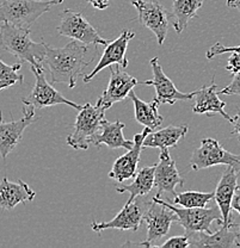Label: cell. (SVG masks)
Listing matches in <instances>:
<instances>
[{
    "mask_svg": "<svg viewBox=\"0 0 240 248\" xmlns=\"http://www.w3.org/2000/svg\"><path fill=\"white\" fill-rule=\"evenodd\" d=\"M87 45L73 40L63 48H53L47 45L45 62L48 66L53 84H67L69 89L77 85V79L82 69L94 60H86ZM84 76V74H82Z\"/></svg>",
    "mask_w": 240,
    "mask_h": 248,
    "instance_id": "6da1fadb",
    "label": "cell"
},
{
    "mask_svg": "<svg viewBox=\"0 0 240 248\" xmlns=\"http://www.w3.org/2000/svg\"><path fill=\"white\" fill-rule=\"evenodd\" d=\"M30 28H22L10 23L0 25V46L2 50L16 56L20 61L30 63L36 68H43L47 53V43L33 42L30 38Z\"/></svg>",
    "mask_w": 240,
    "mask_h": 248,
    "instance_id": "7a4b0ae2",
    "label": "cell"
},
{
    "mask_svg": "<svg viewBox=\"0 0 240 248\" xmlns=\"http://www.w3.org/2000/svg\"><path fill=\"white\" fill-rule=\"evenodd\" d=\"M154 201L164 204L167 208L171 209L176 214V222L183 227L187 232H211V223L216 221L219 226H223L224 219L223 214L220 209L216 205V208H177L176 204H171L169 202L160 198L159 195L154 196Z\"/></svg>",
    "mask_w": 240,
    "mask_h": 248,
    "instance_id": "3957f363",
    "label": "cell"
},
{
    "mask_svg": "<svg viewBox=\"0 0 240 248\" xmlns=\"http://www.w3.org/2000/svg\"><path fill=\"white\" fill-rule=\"evenodd\" d=\"M54 5L53 1L40 0H4L0 4V23L32 28L33 23Z\"/></svg>",
    "mask_w": 240,
    "mask_h": 248,
    "instance_id": "277c9868",
    "label": "cell"
},
{
    "mask_svg": "<svg viewBox=\"0 0 240 248\" xmlns=\"http://www.w3.org/2000/svg\"><path fill=\"white\" fill-rule=\"evenodd\" d=\"M105 111L107 110L104 108L97 104H84V108L77 116L73 133L67 136V144L74 149L87 151L91 143V138L98 133L102 121L105 118Z\"/></svg>",
    "mask_w": 240,
    "mask_h": 248,
    "instance_id": "5b68a950",
    "label": "cell"
},
{
    "mask_svg": "<svg viewBox=\"0 0 240 248\" xmlns=\"http://www.w3.org/2000/svg\"><path fill=\"white\" fill-rule=\"evenodd\" d=\"M30 68H32L33 76H35L36 81L32 93L27 97L22 98L23 104L35 108V110L63 104L68 105V107H72L79 111L84 108V105L77 104V103L71 102L69 99L64 98L63 93L54 89L46 79L43 68H36V67L32 66Z\"/></svg>",
    "mask_w": 240,
    "mask_h": 248,
    "instance_id": "8992f818",
    "label": "cell"
},
{
    "mask_svg": "<svg viewBox=\"0 0 240 248\" xmlns=\"http://www.w3.org/2000/svg\"><path fill=\"white\" fill-rule=\"evenodd\" d=\"M58 32L64 37L79 41L85 45L107 46L108 41L98 33V31L87 22L81 12L67 9L60 15V24Z\"/></svg>",
    "mask_w": 240,
    "mask_h": 248,
    "instance_id": "52a82bcc",
    "label": "cell"
},
{
    "mask_svg": "<svg viewBox=\"0 0 240 248\" xmlns=\"http://www.w3.org/2000/svg\"><path fill=\"white\" fill-rule=\"evenodd\" d=\"M216 165L233 166L240 172V155L226 151L219 141L214 139H205L192 154L190 166L193 170H206Z\"/></svg>",
    "mask_w": 240,
    "mask_h": 248,
    "instance_id": "ba28073f",
    "label": "cell"
},
{
    "mask_svg": "<svg viewBox=\"0 0 240 248\" xmlns=\"http://www.w3.org/2000/svg\"><path fill=\"white\" fill-rule=\"evenodd\" d=\"M131 5L138 10V20L143 27L154 33L158 45L161 46L169 31L170 18L174 17L156 0H130Z\"/></svg>",
    "mask_w": 240,
    "mask_h": 248,
    "instance_id": "9c48e42d",
    "label": "cell"
},
{
    "mask_svg": "<svg viewBox=\"0 0 240 248\" xmlns=\"http://www.w3.org/2000/svg\"><path fill=\"white\" fill-rule=\"evenodd\" d=\"M176 214L164 204L152 200L144 211V219L147 224V237L144 240L147 248L156 247L154 242L159 241L169 234L171 224L176 221Z\"/></svg>",
    "mask_w": 240,
    "mask_h": 248,
    "instance_id": "30bf717a",
    "label": "cell"
},
{
    "mask_svg": "<svg viewBox=\"0 0 240 248\" xmlns=\"http://www.w3.org/2000/svg\"><path fill=\"white\" fill-rule=\"evenodd\" d=\"M22 111L23 117L11 122H5L0 111V155L4 160L19 143L25 129L37 120L35 108L24 105Z\"/></svg>",
    "mask_w": 240,
    "mask_h": 248,
    "instance_id": "8fae6325",
    "label": "cell"
},
{
    "mask_svg": "<svg viewBox=\"0 0 240 248\" xmlns=\"http://www.w3.org/2000/svg\"><path fill=\"white\" fill-rule=\"evenodd\" d=\"M109 84L97 100V105L104 108L105 110L112 108L115 103L122 102L123 99L129 97L134 87L140 84L135 77H131L127 72L123 71L121 66L116 67V69L109 67Z\"/></svg>",
    "mask_w": 240,
    "mask_h": 248,
    "instance_id": "7c38bea8",
    "label": "cell"
},
{
    "mask_svg": "<svg viewBox=\"0 0 240 248\" xmlns=\"http://www.w3.org/2000/svg\"><path fill=\"white\" fill-rule=\"evenodd\" d=\"M149 64H151L152 73H153V79L141 81L140 84L151 85V86H153L156 89V98L159 100L160 104L174 105L177 100H190L192 98H195L197 91L190 93H183L178 91L177 87L172 82V80L162 71L161 64H160L158 58L152 59L149 61Z\"/></svg>",
    "mask_w": 240,
    "mask_h": 248,
    "instance_id": "4fadbf2b",
    "label": "cell"
},
{
    "mask_svg": "<svg viewBox=\"0 0 240 248\" xmlns=\"http://www.w3.org/2000/svg\"><path fill=\"white\" fill-rule=\"evenodd\" d=\"M135 37V32L130 30H123L121 35L112 42L105 46L103 55L97 66L90 74H84V82H90L102 69L110 67L112 64H118L122 68H127L129 62L127 59L128 43L131 38Z\"/></svg>",
    "mask_w": 240,
    "mask_h": 248,
    "instance_id": "5bb4252c",
    "label": "cell"
},
{
    "mask_svg": "<svg viewBox=\"0 0 240 248\" xmlns=\"http://www.w3.org/2000/svg\"><path fill=\"white\" fill-rule=\"evenodd\" d=\"M151 131L152 129L144 126L143 133L135 134L133 148L129 149L127 154L118 157L109 172V177L112 179L116 180L117 183H123L125 180L135 178V175L138 174V165L140 161L141 151L144 148V140Z\"/></svg>",
    "mask_w": 240,
    "mask_h": 248,
    "instance_id": "9a60e30c",
    "label": "cell"
},
{
    "mask_svg": "<svg viewBox=\"0 0 240 248\" xmlns=\"http://www.w3.org/2000/svg\"><path fill=\"white\" fill-rule=\"evenodd\" d=\"M144 210L139 202L126 203L122 210L112 219L108 222H92L91 229L99 234L100 232L107 229H118V231L136 232L140 228L144 221Z\"/></svg>",
    "mask_w": 240,
    "mask_h": 248,
    "instance_id": "2e32d148",
    "label": "cell"
},
{
    "mask_svg": "<svg viewBox=\"0 0 240 248\" xmlns=\"http://www.w3.org/2000/svg\"><path fill=\"white\" fill-rule=\"evenodd\" d=\"M190 240V247H240L238 237L240 232L238 224L232 223L229 226H221L215 232H187Z\"/></svg>",
    "mask_w": 240,
    "mask_h": 248,
    "instance_id": "e0dca14e",
    "label": "cell"
},
{
    "mask_svg": "<svg viewBox=\"0 0 240 248\" xmlns=\"http://www.w3.org/2000/svg\"><path fill=\"white\" fill-rule=\"evenodd\" d=\"M239 173V170H237L233 166H227L214 192V201L216 202V205L219 206L223 214V226H229L233 223L232 222V210H233L232 201H233L236 188L238 186L237 182H238Z\"/></svg>",
    "mask_w": 240,
    "mask_h": 248,
    "instance_id": "ac0fdd59",
    "label": "cell"
},
{
    "mask_svg": "<svg viewBox=\"0 0 240 248\" xmlns=\"http://www.w3.org/2000/svg\"><path fill=\"white\" fill-rule=\"evenodd\" d=\"M184 185V179L180 177L176 167V162L170 156L169 148L160 149L159 162L156 165V174H154V186H157L159 193H169L177 195L175 188L176 186Z\"/></svg>",
    "mask_w": 240,
    "mask_h": 248,
    "instance_id": "d6986e66",
    "label": "cell"
},
{
    "mask_svg": "<svg viewBox=\"0 0 240 248\" xmlns=\"http://www.w3.org/2000/svg\"><path fill=\"white\" fill-rule=\"evenodd\" d=\"M126 128V124L121 121L110 122L108 120H103L100 124V129L97 134H95L91 138V143L99 148L102 144L109 147L112 149L125 148L131 149L134 146V140H127L123 136V130Z\"/></svg>",
    "mask_w": 240,
    "mask_h": 248,
    "instance_id": "ffe728a7",
    "label": "cell"
},
{
    "mask_svg": "<svg viewBox=\"0 0 240 248\" xmlns=\"http://www.w3.org/2000/svg\"><path fill=\"white\" fill-rule=\"evenodd\" d=\"M219 95L220 94L218 91V85L215 84L213 78L211 84L209 86H203L196 93L192 111L195 113H207L208 116L218 113V115H221L224 118H226L228 122H232L233 117L227 115V112L224 111L226 103L221 100Z\"/></svg>",
    "mask_w": 240,
    "mask_h": 248,
    "instance_id": "44dd1931",
    "label": "cell"
},
{
    "mask_svg": "<svg viewBox=\"0 0 240 248\" xmlns=\"http://www.w3.org/2000/svg\"><path fill=\"white\" fill-rule=\"evenodd\" d=\"M36 192L23 180L10 182L6 177L0 183V208L12 210L18 204L33 201Z\"/></svg>",
    "mask_w": 240,
    "mask_h": 248,
    "instance_id": "7402d4cb",
    "label": "cell"
},
{
    "mask_svg": "<svg viewBox=\"0 0 240 248\" xmlns=\"http://www.w3.org/2000/svg\"><path fill=\"white\" fill-rule=\"evenodd\" d=\"M189 126L187 124L183 125H169L158 131H151L147 134L144 140V148H171L177 147L180 139L187 135Z\"/></svg>",
    "mask_w": 240,
    "mask_h": 248,
    "instance_id": "603a6c76",
    "label": "cell"
},
{
    "mask_svg": "<svg viewBox=\"0 0 240 248\" xmlns=\"http://www.w3.org/2000/svg\"><path fill=\"white\" fill-rule=\"evenodd\" d=\"M129 98L131 99L134 104V112H135V120L141 125L147 126V128L158 129L164 122V117L159 113V100L154 98L152 102L146 103L141 100L135 92L131 91L129 94Z\"/></svg>",
    "mask_w": 240,
    "mask_h": 248,
    "instance_id": "cb8c5ba5",
    "label": "cell"
},
{
    "mask_svg": "<svg viewBox=\"0 0 240 248\" xmlns=\"http://www.w3.org/2000/svg\"><path fill=\"white\" fill-rule=\"evenodd\" d=\"M154 174H156V165L143 167L135 175L131 184L117 186L116 191L120 193L128 192L129 200L127 203H131L140 196H146L151 192L154 186Z\"/></svg>",
    "mask_w": 240,
    "mask_h": 248,
    "instance_id": "d4e9b609",
    "label": "cell"
},
{
    "mask_svg": "<svg viewBox=\"0 0 240 248\" xmlns=\"http://www.w3.org/2000/svg\"><path fill=\"white\" fill-rule=\"evenodd\" d=\"M203 2L205 0H172L174 28L177 33L183 32L190 20L197 17V11L202 7Z\"/></svg>",
    "mask_w": 240,
    "mask_h": 248,
    "instance_id": "484cf974",
    "label": "cell"
},
{
    "mask_svg": "<svg viewBox=\"0 0 240 248\" xmlns=\"http://www.w3.org/2000/svg\"><path fill=\"white\" fill-rule=\"evenodd\" d=\"M214 200V193L198 192V191H184L174 197V204L184 208H206L207 204Z\"/></svg>",
    "mask_w": 240,
    "mask_h": 248,
    "instance_id": "4316f807",
    "label": "cell"
},
{
    "mask_svg": "<svg viewBox=\"0 0 240 248\" xmlns=\"http://www.w3.org/2000/svg\"><path fill=\"white\" fill-rule=\"evenodd\" d=\"M20 68H22L20 62L10 66L0 59V91L15 86L16 84H23L24 77L18 73Z\"/></svg>",
    "mask_w": 240,
    "mask_h": 248,
    "instance_id": "83f0119b",
    "label": "cell"
},
{
    "mask_svg": "<svg viewBox=\"0 0 240 248\" xmlns=\"http://www.w3.org/2000/svg\"><path fill=\"white\" fill-rule=\"evenodd\" d=\"M160 248H187L190 247V240L187 234L185 235H177L167 239L166 241L162 242L161 245H158Z\"/></svg>",
    "mask_w": 240,
    "mask_h": 248,
    "instance_id": "f1b7e54d",
    "label": "cell"
},
{
    "mask_svg": "<svg viewBox=\"0 0 240 248\" xmlns=\"http://www.w3.org/2000/svg\"><path fill=\"white\" fill-rule=\"evenodd\" d=\"M237 50H240V46H226L221 45V43H215V45L211 46L210 48L208 49L207 53H206V58H207L208 60H211V59H214L218 55H221V54L232 53V51H237Z\"/></svg>",
    "mask_w": 240,
    "mask_h": 248,
    "instance_id": "f546056e",
    "label": "cell"
},
{
    "mask_svg": "<svg viewBox=\"0 0 240 248\" xmlns=\"http://www.w3.org/2000/svg\"><path fill=\"white\" fill-rule=\"evenodd\" d=\"M219 94H228V95H240V72L233 74V80L228 86L219 91Z\"/></svg>",
    "mask_w": 240,
    "mask_h": 248,
    "instance_id": "4dcf8cb0",
    "label": "cell"
},
{
    "mask_svg": "<svg viewBox=\"0 0 240 248\" xmlns=\"http://www.w3.org/2000/svg\"><path fill=\"white\" fill-rule=\"evenodd\" d=\"M227 71L231 72L232 74L239 73L240 72V50L232 51L231 56L228 58L226 66Z\"/></svg>",
    "mask_w": 240,
    "mask_h": 248,
    "instance_id": "1f68e13d",
    "label": "cell"
},
{
    "mask_svg": "<svg viewBox=\"0 0 240 248\" xmlns=\"http://www.w3.org/2000/svg\"><path fill=\"white\" fill-rule=\"evenodd\" d=\"M87 2L96 10H105L110 5V0H87Z\"/></svg>",
    "mask_w": 240,
    "mask_h": 248,
    "instance_id": "d6a6232c",
    "label": "cell"
},
{
    "mask_svg": "<svg viewBox=\"0 0 240 248\" xmlns=\"http://www.w3.org/2000/svg\"><path fill=\"white\" fill-rule=\"evenodd\" d=\"M232 209L240 215V186H237L233 201H232Z\"/></svg>",
    "mask_w": 240,
    "mask_h": 248,
    "instance_id": "836d02e7",
    "label": "cell"
},
{
    "mask_svg": "<svg viewBox=\"0 0 240 248\" xmlns=\"http://www.w3.org/2000/svg\"><path fill=\"white\" fill-rule=\"evenodd\" d=\"M231 123L233 124V134L238 138L240 142V111L237 112V115L234 116Z\"/></svg>",
    "mask_w": 240,
    "mask_h": 248,
    "instance_id": "e575fe53",
    "label": "cell"
},
{
    "mask_svg": "<svg viewBox=\"0 0 240 248\" xmlns=\"http://www.w3.org/2000/svg\"><path fill=\"white\" fill-rule=\"evenodd\" d=\"M227 6L232 9H237L240 12V0H227Z\"/></svg>",
    "mask_w": 240,
    "mask_h": 248,
    "instance_id": "d590c367",
    "label": "cell"
},
{
    "mask_svg": "<svg viewBox=\"0 0 240 248\" xmlns=\"http://www.w3.org/2000/svg\"><path fill=\"white\" fill-rule=\"evenodd\" d=\"M40 1H53L55 5H60L63 4L64 0H40Z\"/></svg>",
    "mask_w": 240,
    "mask_h": 248,
    "instance_id": "8d00e7d4",
    "label": "cell"
},
{
    "mask_svg": "<svg viewBox=\"0 0 240 248\" xmlns=\"http://www.w3.org/2000/svg\"><path fill=\"white\" fill-rule=\"evenodd\" d=\"M238 228H239V232H240V224H238Z\"/></svg>",
    "mask_w": 240,
    "mask_h": 248,
    "instance_id": "74e56055",
    "label": "cell"
}]
</instances>
